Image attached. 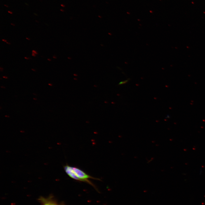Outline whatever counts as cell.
<instances>
[{"instance_id": "3957f363", "label": "cell", "mask_w": 205, "mask_h": 205, "mask_svg": "<svg viewBox=\"0 0 205 205\" xmlns=\"http://www.w3.org/2000/svg\"><path fill=\"white\" fill-rule=\"evenodd\" d=\"M32 52H34V53H35V54H38V53L36 51H35V50H32Z\"/></svg>"}, {"instance_id": "9a60e30c", "label": "cell", "mask_w": 205, "mask_h": 205, "mask_svg": "<svg viewBox=\"0 0 205 205\" xmlns=\"http://www.w3.org/2000/svg\"><path fill=\"white\" fill-rule=\"evenodd\" d=\"M32 69V71H36V70H35V69Z\"/></svg>"}, {"instance_id": "d6986e66", "label": "cell", "mask_w": 205, "mask_h": 205, "mask_svg": "<svg viewBox=\"0 0 205 205\" xmlns=\"http://www.w3.org/2000/svg\"><path fill=\"white\" fill-rule=\"evenodd\" d=\"M53 58H56V57H55V56H53Z\"/></svg>"}, {"instance_id": "277c9868", "label": "cell", "mask_w": 205, "mask_h": 205, "mask_svg": "<svg viewBox=\"0 0 205 205\" xmlns=\"http://www.w3.org/2000/svg\"><path fill=\"white\" fill-rule=\"evenodd\" d=\"M44 205H56L54 204H50V203H47L45 204Z\"/></svg>"}, {"instance_id": "ac0fdd59", "label": "cell", "mask_w": 205, "mask_h": 205, "mask_svg": "<svg viewBox=\"0 0 205 205\" xmlns=\"http://www.w3.org/2000/svg\"><path fill=\"white\" fill-rule=\"evenodd\" d=\"M48 84L49 85H50V86L52 85V84H51V83H49Z\"/></svg>"}, {"instance_id": "4fadbf2b", "label": "cell", "mask_w": 205, "mask_h": 205, "mask_svg": "<svg viewBox=\"0 0 205 205\" xmlns=\"http://www.w3.org/2000/svg\"><path fill=\"white\" fill-rule=\"evenodd\" d=\"M26 39L29 40H30V38H28V37H26Z\"/></svg>"}, {"instance_id": "7c38bea8", "label": "cell", "mask_w": 205, "mask_h": 205, "mask_svg": "<svg viewBox=\"0 0 205 205\" xmlns=\"http://www.w3.org/2000/svg\"><path fill=\"white\" fill-rule=\"evenodd\" d=\"M8 12L9 13H10L11 14H13V13L11 11H8Z\"/></svg>"}, {"instance_id": "ffe728a7", "label": "cell", "mask_w": 205, "mask_h": 205, "mask_svg": "<svg viewBox=\"0 0 205 205\" xmlns=\"http://www.w3.org/2000/svg\"><path fill=\"white\" fill-rule=\"evenodd\" d=\"M5 117H9V116H7V115H5Z\"/></svg>"}, {"instance_id": "603a6c76", "label": "cell", "mask_w": 205, "mask_h": 205, "mask_svg": "<svg viewBox=\"0 0 205 205\" xmlns=\"http://www.w3.org/2000/svg\"><path fill=\"white\" fill-rule=\"evenodd\" d=\"M1 87H2V88L3 87V88H5V87H3V86H1Z\"/></svg>"}, {"instance_id": "44dd1931", "label": "cell", "mask_w": 205, "mask_h": 205, "mask_svg": "<svg viewBox=\"0 0 205 205\" xmlns=\"http://www.w3.org/2000/svg\"><path fill=\"white\" fill-rule=\"evenodd\" d=\"M5 5V6H6L7 7H8V6H7V5Z\"/></svg>"}, {"instance_id": "6da1fadb", "label": "cell", "mask_w": 205, "mask_h": 205, "mask_svg": "<svg viewBox=\"0 0 205 205\" xmlns=\"http://www.w3.org/2000/svg\"><path fill=\"white\" fill-rule=\"evenodd\" d=\"M71 167L77 176L80 179V181L86 182L94 186V185L88 179H90L100 180L99 179L93 177L88 175L79 168L73 167Z\"/></svg>"}, {"instance_id": "30bf717a", "label": "cell", "mask_w": 205, "mask_h": 205, "mask_svg": "<svg viewBox=\"0 0 205 205\" xmlns=\"http://www.w3.org/2000/svg\"><path fill=\"white\" fill-rule=\"evenodd\" d=\"M3 78H4L5 79H7L8 78V77H7L5 76H3Z\"/></svg>"}, {"instance_id": "9c48e42d", "label": "cell", "mask_w": 205, "mask_h": 205, "mask_svg": "<svg viewBox=\"0 0 205 205\" xmlns=\"http://www.w3.org/2000/svg\"><path fill=\"white\" fill-rule=\"evenodd\" d=\"M0 69L1 71H3V68L2 67H0Z\"/></svg>"}, {"instance_id": "7402d4cb", "label": "cell", "mask_w": 205, "mask_h": 205, "mask_svg": "<svg viewBox=\"0 0 205 205\" xmlns=\"http://www.w3.org/2000/svg\"><path fill=\"white\" fill-rule=\"evenodd\" d=\"M34 14H35V15H37V16L38 15L36 14V13H34Z\"/></svg>"}, {"instance_id": "5bb4252c", "label": "cell", "mask_w": 205, "mask_h": 205, "mask_svg": "<svg viewBox=\"0 0 205 205\" xmlns=\"http://www.w3.org/2000/svg\"><path fill=\"white\" fill-rule=\"evenodd\" d=\"M47 60H48L49 61H51V60L50 58H48L47 59Z\"/></svg>"}, {"instance_id": "e0dca14e", "label": "cell", "mask_w": 205, "mask_h": 205, "mask_svg": "<svg viewBox=\"0 0 205 205\" xmlns=\"http://www.w3.org/2000/svg\"><path fill=\"white\" fill-rule=\"evenodd\" d=\"M11 25H13V26H15V24H14L11 23Z\"/></svg>"}, {"instance_id": "8fae6325", "label": "cell", "mask_w": 205, "mask_h": 205, "mask_svg": "<svg viewBox=\"0 0 205 205\" xmlns=\"http://www.w3.org/2000/svg\"><path fill=\"white\" fill-rule=\"evenodd\" d=\"M6 43L7 44H9V45H10L11 44V43L10 42H8L7 41V42H6Z\"/></svg>"}, {"instance_id": "2e32d148", "label": "cell", "mask_w": 205, "mask_h": 205, "mask_svg": "<svg viewBox=\"0 0 205 205\" xmlns=\"http://www.w3.org/2000/svg\"><path fill=\"white\" fill-rule=\"evenodd\" d=\"M60 10L61 11H62V12H64V10H63V9H60Z\"/></svg>"}, {"instance_id": "5b68a950", "label": "cell", "mask_w": 205, "mask_h": 205, "mask_svg": "<svg viewBox=\"0 0 205 205\" xmlns=\"http://www.w3.org/2000/svg\"><path fill=\"white\" fill-rule=\"evenodd\" d=\"M32 56H34V57L36 56V54H35L33 52H32Z\"/></svg>"}, {"instance_id": "7a4b0ae2", "label": "cell", "mask_w": 205, "mask_h": 205, "mask_svg": "<svg viewBox=\"0 0 205 205\" xmlns=\"http://www.w3.org/2000/svg\"><path fill=\"white\" fill-rule=\"evenodd\" d=\"M129 79H127L126 80L121 81L119 83L118 85H122L123 84L126 83L128 82V81H129Z\"/></svg>"}, {"instance_id": "cb8c5ba5", "label": "cell", "mask_w": 205, "mask_h": 205, "mask_svg": "<svg viewBox=\"0 0 205 205\" xmlns=\"http://www.w3.org/2000/svg\"><path fill=\"white\" fill-rule=\"evenodd\" d=\"M34 100H36V99H35V98H34Z\"/></svg>"}, {"instance_id": "52a82bcc", "label": "cell", "mask_w": 205, "mask_h": 205, "mask_svg": "<svg viewBox=\"0 0 205 205\" xmlns=\"http://www.w3.org/2000/svg\"><path fill=\"white\" fill-rule=\"evenodd\" d=\"M2 41L4 42H7V40H5V39H2Z\"/></svg>"}, {"instance_id": "ba28073f", "label": "cell", "mask_w": 205, "mask_h": 205, "mask_svg": "<svg viewBox=\"0 0 205 205\" xmlns=\"http://www.w3.org/2000/svg\"><path fill=\"white\" fill-rule=\"evenodd\" d=\"M61 6H62L63 7H65V6L63 4H61Z\"/></svg>"}, {"instance_id": "8992f818", "label": "cell", "mask_w": 205, "mask_h": 205, "mask_svg": "<svg viewBox=\"0 0 205 205\" xmlns=\"http://www.w3.org/2000/svg\"><path fill=\"white\" fill-rule=\"evenodd\" d=\"M24 58L26 60H28V59H31V58H30L28 57H24Z\"/></svg>"}]
</instances>
